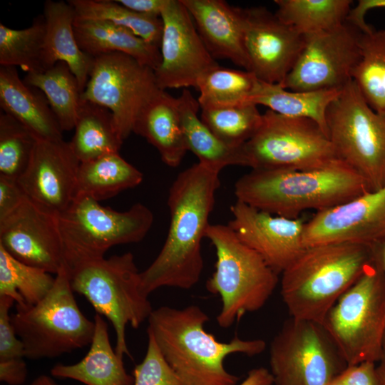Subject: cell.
I'll list each match as a JSON object with an SVG mask.
<instances>
[{"label":"cell","mask_w":385,"mask_h":385,"mask_svg":"<svg viewBox=\"0 0 385 385\" xmlns=\"http://www.w3.org/2000/svg\"><path fill=\"white\" fill-rule=\"evenodd\" d=\"M14 301L0 296V361L25 358L24 346L11 320L9 310Z\"/></svg>","instance_id":"obj_41"},{"label":"cell","mask_w":385,"mask_h":385,"mask_svg":"<svg viewBox=\"0 0 385 385\" xmlns=\"http://www.w3.org/2000/svg\"><path fill=\"white\" fill-rule=\"evenodd\" d=\"M209 319L197 305L163 306L153 309L148 319L147 334L152 335L181 385H237L240 377L225 369V359L236 353L252 356L265 349L266 343L260 339L217 340L204 328Z\"/></svg>","instance_id":"obj_2"},{"label":"cell","mask_w":385,"mask_h":385,"mask_svg":"<svg viewBox=\"0 0 385 385\" xmlns=\"http://www.w3.org/2000/svg\"><path fill=\"white\" fill-rule=\"evenodd\" d=\"M330 385H342V384L337 379V378L331 383Z\"/></svg>","instance_id":"obj_51"},{"label":"cell","mask_w":385,"mask_h":385,"mask_svg":"<svg viewBox=\"0 0 385 385\" xmlns=\"http://www.w3.org/2000/svg\"><path fill=\"white\" fill-rule=\"evenodd\" d=\"M274 379L270 370L259 367L250 370L245 379L237 385H272Z\"/></svg>","instance_id":"obj_47"},{"label":"cell","mask_w":385,"mask_h":385,"mask_svg":"<svg viewBox=\"0 0 385 385\" xmlns=\"http://www.w3.org/2000/svg\"><path fill=\"white\" fill-rule=\"evenodd\" d=\"M80 163L70 142L38 140L31 160L18 181L27 197L58 215L76 197Z\"/></svg>","instance_id":"obj_20"},{"label":"cell","mask_w":385,"mask_h":385,"mask_svg":"<svg viewBox=\"0 0 385 385\" xmlns=\"http://www.w3.org/2000/svg\"><path fill=\"white\" fill-rule=\"evenodd\" d=\"M148 338L145 355L133 371V385H181L177 374L161 354L152 335L148 334Z\"/></svg>","instance_id":"obj_40"},{"label":"cell","mask_w":385,"mask_h":385,"mask_svg":"<svg viewBox=\"0 0 385 385\" xmlns=\"http://www.w3.org/2000/svg\"><path fill=\"white\" fill-rule=\"evenodd\" d=\"M117 2L134 11L147 15L160 16L168 0H116Z\"/></svg>","instance_id":"obj_46"},{"label":"cell","mask_w":385,"mask_h":385,"mask_svg":"<svg viewBox=\"0 0 385 385\" xmlns=\"http://www.w3.org/2000/svg\"><path fill=\"white\" fill-rule=\"evenodd\" d=\"M385 8V0H359L348 15L346 21L362 32H367L373 27L365 21L366 12L373 9Z\"/></svg>","instance_id":"obj_45"},{"label":"cell","mask_w":385,"mask_h":385,"mask_svg":"<svg viewBox=\"0 0 385 385\" xmlns=\"http://www.w3.org/2000/svg\"><path fill=\"white\" fill-rule=\"evenodd\" d=\"M26 197L18 179L0 175V221L16 210Z\"/></svg>","instance_id":"obj_42"},{"label":"cell","mask_w":385,"mask_h":385,"mask_svg":"<svg viewBox=\"0 0 385 385\" xmlns=\"http://www.w3.org/2000/svg\"><path fill=\"white\" fill-rule=\"evenodd\" d=\"M242 10L249 71L259 81L282 84L303 48L304 36L265 7Z\"/></svg>","instance_id":"obj_17"},{"label":"cell","mask_w":385,"mask_h":385,"mask_svg":"<svg viewBox=\"0 0 385 385\" xmlns=\"http://www.w3.org/2000/svg\"><path fill=\"white\" fill-rule=\"evenodd\" d=\"M376 259L382 272L385 284V242L376 245Z\"/></svg>","instance_id":"obj_49"},{"label":"cell","mask_w":385,"mask_h":385,"mask_svg":"<svg viewBox=\"0 0 385 385\" xmlns=\"http://www.w3.org/2000/svg\"><path fill=\"white\" fill-rule=\"evenodd\" d=\"M376 373L381 385H385V335L380 358L376 364Z\"/></svg>","instance_id":"obj_48"},{"label":"cell","mask_w":385,"mask_h":385,"mask_svg":"<svg viewBox=\"0 0 385 385\" xmlns=\"http://www.w3.org/2000/svg\"><path fill=\"white\" fill-rule=\"evenodd\" d=\"M0 106L38 140L63 139V130L46 96L21 80L16 67L0 66Z\"/></svg>","instance_id":"obj_22"},{"label":"cell","mask_w":385,"mask_h":385,"mask_svg":"<svg viewBox=\"0 0 385 385\" xmlns=\"http://www.w3.org/2000/svg\"><path fill=\"white\" fill-rule=\"evenodd\" d=\"M327 125L338 158L366 180L370 191L385 186V112L374 111L353 80L329 106Z\"/></svg>","instance_id":"obj_9"},{"label":"cell","mask_w":385,"mask_h":385,"mask_svg":"<svg viewBox=\"0 0 385 385\" xmlns=\"http://www.w3.org/2000/svg\"><path fill=\"white\" fill-rule=\"evenodd\" d=\"M342 88L294 91L284 88L280 84L258 80L249 103L266 106L282 115L311 119L328 135L327 111Z\"/></svg>","instance_id":"obj_28"},{"label":"cell","mask_w":385,"mask_h":385,"mask_svg":"<svg viewBox=\"0 0 385 385\" xmlns=\"http://www.w3.org/2000/svg\"><path fill=\"white\" fill-rule=\"evenodd\" d=\"M376 245L307 247L282 273L281 295L291 318L322 325L339 299L375 260Z\"/></svg>","instance_id":"obj_4"},{"label":"cell","mask_w":385,"mask_h":385,"mask_svg":"<svg viewBox=\"0 0 385 385\" xmlns=\"http://www.w3.org/2000/svg\"><path fill=\"white\" fill-rule=\"evenodd\" d=\"M71 147L84 163L106 154L118 153L123 141L108 108L81 98Z\"/></svg>","instance_id":"obj_29"},{"label":"cell","mask_w":385,"mask_h":385,"mask_svg":"<svg viewBox=\"0 0 385 385\" xmlns=\"http://www.w3.org/2000/svg\"><path fill=\"white\" fill-rule=\"evenodd\" d=\"M46 36L43 56V71L64 61L76 76L82 93L88 82L94 57L79 47L75 33L76 13L67 1L47 0L43 6Z\"/></svg>","instance_id":"obj_23"},{"label":"cell","mask_w":385,"mask_h":385,"mask_svg":"<svg viewBox=\"0 0 385 385\" xmlns=\"http://www.w3.org/2000/svg\"><path fill=\"white\" fill-rule=\"evenodd\" d=\"M28 370L24 359L0 361V380L9 385H21L27 377Z\"/></svg>","instance_id":"obj_44"},{"label":"cell","mask_w":385,"mask_h":385,"mask_svg":"<svg viewBox=\"0 0 385 385\" xmlns=\"http://www.w3.org/2000/svg\"><path fill=\"white\" fill-rule=\"evenodd\" d=\"M257 81L250 71L217 65L203 73L197 83L200 107L219 108L249 103Z\"/></svg>","instance_id":"obj_34"},{"label":"cell","mask_w":385,"mask_h":385,"mask_svg":"<svg viewBox=\"0 0 385 385\" xmlns=\"http://www.w3.org/2000/svg\"><path fill=\"white\" fill-rule=\"evenodd\" d=\"M220 172L197 163L180 172L170 187V225L154 261L140 272V288L148 295L163 287L190 289L204 267L201 243L220 186Z\"/></svg>","instance_id":"obj_1"},{"label":"cell","mask_w":385,"mask_h":385,"mask_svg":"<svg viewBox=\"0 0 385 385\" xmlns=\"http://www.w3.org/2000/svg\"><path fill=\"white\" fill-rule=\"evenodd\" d=\"M73 292L83 296L97 314L106 317L115 332L116 354L130 356L125 328H138L153 312L148 297L140 288V272L131 252L109 258H86L68 265Z\"/></svg>","instance_id":"obj_5"},{"label":"cell","mask_w":385,"mask_h":385,"mask_svg":"<svg viewBox=\"0 0 385 385\" xmlns=\"http://www.w3.org/2000/svg\"><path fill=\"white\" fill-rule=\"evenodd\" d=\"M54 282L51 274L20 262L0 246V296L12 298L16 306L34 305L49 292Z\"/></svg>","instance_id":"obj_36"},{"label":"cell","mask_w":385,"mask_h":385,"mask_svg":"<svg viewBox=\"0 0 385 385\" xmlns=\"http://www.w3.org/2000/svg\"><path fill=\"white\" fill-rule=\"evenodd\" d=\"M160 91L155 71L132 56L110 53L94 57L81 98L110 110L123 141L143 108Z\"/></svg>","instance_id":"obj_13"},{"label":"cell","mask_w":385,"mask_h":385,"mask_svg":"<svg viewBox=\"0 0 385 385\" xmlns=\"http://www.w3.org/2000/svg\"><path fill=\"white\" fill-rule=\"evenodd\" d=\"M38 139L11 115L0 114V175L19 179L26 170Z\"/></svg>","instance_id":"obj_39"},{"label":"cell","mask_w":385,"mask_h":385,"mask_svg":"<svg viewBox=\"0 0 385 385\" xmlns=\"http://www.w3.org/2000/svg\"><path fill=\"white\" fill-rule=\"evenodd\" d=\"M275 15L303 36L334 29L346 21L350 0H275Z\"/></svg>","instance_id":"obj_32"},{"label":"cell","mask_w":385,"mask_h":385,"mask_svg":"<svg viewBox=\"0 0 385 385\" xmlns=\"http://www.w3.org/2000/svg\"><path fill=\"white\" fill-rule=\"evenodd\" d=\"M183 133L188 150L193 153L199 163L217 172L229 165L246 166L243 145L231 146L219 139L201 120L197 113V99L188 88L178 97Z\"/></svg>","instance_id":"obj_27"},{"label":"cell","mask_w":385,"mask_h":385,"mask_svg":"<svg viewBox=\"0 0 385 385\" xmlns=\"http://www.w3.org/2000/svg\"><path fill=\"white\" fill-rule=\"evenodd\" d=\"M322 326L347 366L379 361L385 335V284L376 255Z\"/></svg>","instance_id":"obj_8"},{"label":"cell","mask_w":385,"mask_h":385,"mask_svg":"<svg viewBox=\"0 0 385 385\" xmlns=\"http://www.w3.org/2000/svg\"><path fill=\"white\" fill-rule=\"evenodd\" d=\"M243 150L246 166L252 170H314L339 160L327 134L315 121L269 109Z\"/></svg>","instance_id":"obj_11"},{"label":"cell","mask_w":385,"mask_h":385,"mask_svg":"<svg viewBox=\"0 0 385 385\" xmlns=\"http://www.w3.org/2000/svg\"><path fill=\"white\" fill-rule=\"evenodd\" d=\"M201 120L222 142L241 146L257 133L262 121L257 106H240L202 109Z\"/></svg>","instance_id":"obj_38"},{"label":"cell","mask_w":385,"mask_h":385,"mask_svg":"<svg viewBox=\"0 0 385 385\" xmlns=\"http://www.w3.org/2000/svg\"><path fill=\"white\" fill-rule=\"evenodd\" d=\"M93 321L94 334L86 355L76 364L54 365L51 374L86 385H133V376L127 373L123 359L111 344L107 323L97 313Z\"/></svg>","instance_id":"obj_25"},{"label":"cell","mask_w":385,"mask_h":385,"mask_svg":"<svg viewBox=\"0 0 385 385\" xmlns=\"http://www.w3.org/2000/svg\"><path fill=\"white\" fill-rule=\"evenodd\" d=\"M0 246L20 262L50 274L66 269L58 215L27 197L0 221Z\"/></svg>","instance_id":"obj_16"},{"label":"cell","mask_w":385,"mask_h":385,"mask_svg":"<svg viewBox=\"0 0 385 385\" xmlns=\"http://www.w3.org/2000/svg\"><path fill=\"white\" fill-rule=\"evenodd\" d=\"M133 133L145 138L167 165L178 167L188 148L180 123L178 98L160 90L138 115Z\"/></svg>","instance_id":"obj_24"},{"label":"cell","mask_w":385,"mask_h":385,"mask_svg":"<svg viewBox=\"0 0 385 385\" xmlns=\"http://www.w3.org/2000/svg\"><path fill=\"white\" fill-rule=\"evenodd\" d=\"M23 81L44 94L63 131L74 128L81 92L66 62L58 61L42 71L27 73Z\"/></svg>","instance_id":"obj_31"},{"label":"cell","mask_w":385,"mask_h":385,"mask_svg":"<svg viewBox=\"0 0 385 385\" xmlns=\"http://www.w3.org/2000/svg\"><path fill=\"white\" fill-rule=\"evenodd\" d=\"M29 385H58L51 377L47 375H40Z\"/></svg>","instance_id":"obj_50"},{"label":"cell","mask_w":385,"mask_h":385,"mask_svg":"<svg viewBox=\"0 0 385 385\" xmlns=\"http://www.w3.org/2000/svg\"><path fill=\"white\" fill-rule=\"evenodd\" d=\"M359 46L352 80L374 111L385 112V30L361 32Z\"/></svg>","instance_id":"obj_35"},{"label":"cell","mask_w":385,"mask_h":385,"mask_svg":"<svg viewBox=\"0 0 385 385\" xmlns=\"http://www.w3.org/2000/svg\"><path fill=\"white\" fill-rule=\"evenodd\" d=\"M270 366L275 385H330L347 365L322 325L290 318L271 342Z\"/></svg>","instance_id":"obj_12"},{"label":"cell","mask_w":385,"mask_h":385,"mask_svg":"<svg viewBox=\"0 0 385 385\" xmlns=\"http://www.w3.org/2000/svg\"><path fill=\"white\" fill-rule=\"evenodd\" d=\"M160 18L163 24L161 62L155 71L159 88H196L201 76L217 63L181 0H168Z\"/></svg>","instance_id":"obj_15"},{"label":"cell","mask_w":385,"mask_h":385,"mask_svg":"<svg viewBox=\"0 0 385 385\" xmlns=\"http://www.w3.org/2000/svg\"><path fill=\"white\" fill-rule=\"evenodd\" d=\"M16 309L11 320L25 358L53 359L92 342L95 322L81 311L66 268L56 275L53 287L39 302Z\"/></svg>","instance_id":"obj_7"},{"label":"cell","mask_w":385,"mask_h":385,"mask_svg":"<svg viewBox=\"0 0 385 385\" xmlns=\"http://www.w3.org/2000/svg\"><path fill=\"white\" fill-rule=\"evenodd\" d=\"M152 211L142 203L119 212L86 196H76L58 215L66 269L72 262L103 257L112 247L141 241L153 223Z\"/></svg>","instance_id":"obj_10"},{"label":"cell","mask_w":385,"mask_h":385,"mask_svg":"<svg viewBox=\"0 0 385 385\" xmlns=\"http://www.w3.org/2000/svg\"><path fill=\"white\" fill-rule=\"evenodd\" d=\"M206 237L216 252L215 271L207 290L218 294L220 327L228 328L245 313L261 309L278 283L277 274L261 256L242 242L228 225H210Z\"/></svg>","instance_id":"obj_6"},{"label":"cell","mask_w":385,"mask_h":385,"mask_svg":"<svg viewBox=\"0 0 385 385\" xmlns=\"http://www.w3.org/2000/svg\"><path fill=\"white\" fill-rule=\"evenodd\" d=\"M228 225L239 239L258 253L277 274L282 273L306 248L305 222L274 215L236 200Z\"/></svg>","instance_id":"obj_19"},{"label":"cell","mask_w":385,"mask_h":385,"mask_svg":"<svg viewBox=\"0 0 385 385\" xmlns=\"http://www.w3.org/2000/svg\"><path fill=\"white\" fill-rule=\"evenodd\" d=\"M370 191L366 180L338 160L314 170H251L235 184L237 200L287 218L348 202Z\"/></svg>","instance_id":"obj_3"},{"label":"cell","mask_w":385,"mask_h":385,"mask_svg":"<svg viewBox=\"0 0 385 385\" xmlns=\"http://www.w3.org/2000/svg\"><path fill=\"white\" fill-rule=\"evenodd\" d=\"M361 32L346 21L334 29L304 36L303 48L280 85L294 91L344 88L352 81L360 59Z\"/></svg>","instance_id":"obj_14"},{"label":"cell","mask_w":385,"mask_h":385,"mask_svg":"<svg viewBox=\"0 0 385 385\" xmlns=\"http://www.w3.org/2000/svg\"><path fill=\"white\" fill-rule=\"evenodd\" d=\"M211 56L250 70L242 8L222 0H181Z\"/></svg>","instance_id":"obj_21"},{"label":"cell","mask_w":385,"mask_h":385,"mask_svg":"<svg viewBox=\"0 0 385 385\" xmlns=\"http://www.w3.org/2000/svg\"><path fill=\"white\" fill-rule=\"evenodd\" d=\"M74 33L81 49L93 57L110 53L129 55L154 71L161 62L160 48L111 23L75 18Z\"/></svg>","instance_id":"obj_26"},{"label":"cell","mask_w":385,"mask_h":385,"mask_svg":"<svg viewBox=\"0 0 385 385\" xmlns=\"http://www.w3.org/2000/svg\"><path fill=\"white\" fill-rule=\"evenodd\" d=\"M375 362L364 361L346 367L337 379L342 385H381Z\"/></svg>","instance_id":"obj_43"},{"label":"cell","mask_w":385,"mask_h":385,"mask_svg":"<svg viewBox=\"0 0 385 385\" xmlns=\"http://www.w3.org/2000/svg\"><path fill=\"white\" fill-rule=\"evenodd\" d=\"M76 18L100 20L123 27L146 42L160 47L163 24L160 16L134 11L111 0H70Z\"/></svg>","instance_id":"obj_33"},{"label":"cell","mask_w":385,"mask_h":385,"mask_svg":"<svg viewBox=\"0 0 385 385\" xmlns=\"http://www.w3.org/2000/svg\"><path fill=\"white\" fill-rule=\"evenodd\" d=\"M303 242L305 247L338 242H384L385 186L317 212L304 224Z\"/></svg>","instance_id":"obj_18"},{"label":"cell","mask_w":385,"mask_h":385,"mask_svg":"<svg viewBox=\"0 0 385 385\" xmlns=\"http://www.w3.org/2000/svg\"><path fill=\"white\" fill-rule=\"evenodd\" d=\"M143 179V174L119 153L106 154L80 163L76 196H86L99 202L136 187Z\"/></svg>","instance_id":"obj_30"},{"label":"cell","mask_w":385,"mask_h":385,"mask_svg":"<svg viewBox=\"0 0 385 385\" xmlns=\"http://www.w3.org/2000/svg\"><path fill=\"white\" fill-rule=\"evenodd\" d=\"M45 36L43 15L38 16L24 29L0 24V66H19L26 73L43 71Z\"/></svg>","instance_id":"obj_37"}]
</instances>
